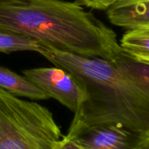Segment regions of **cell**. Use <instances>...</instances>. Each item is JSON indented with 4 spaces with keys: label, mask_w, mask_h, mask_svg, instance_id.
Wrapping results in <instances>:
<instances>
[{
    "label": "cell",
    "mask_w": 149,
    "mask_h": 149,
    "mask_svg": "<svg viewBox=\"0 0 149 149\" xmlns=\"http://www.w3.org/2000/svg\"><path fill=\"white\" fill-rule=\"evenodd\" d=\"M38 52L72 74L87 93L65 136L99 125H117L149 138V63L122 48L112 61L42 43Z\"/></svg>",
    "instance_id": "obj_1"
},
{
    "label": "cell",
    "mask_w": 149,
    "mask_h": 149,
    "mask_svg": "<svg viewBox=\"0 0 149 149\" xmlns=\"http://www.w3.org/2000/svg\"><path fill=\"white\" fill-rule=\"evenodd\" d=\"M0 29L87 58L112 61L122 48L116 33L77 1L0 0Z\"/></svg>",
    "instance_id": "obj_2"
},
{
    "label": "cell",
    "mask_w": 149,
    "mask_h": 149,
    "mask_svg": "<svg viewBox=\"0 0 149 149\" xmlns=\"http://www.w3.org/2000/svg\"><path fill=\"white\" fill-rule=\"evenodd\" d=\"M62 137L47 108L0 89V149H54Z\"/></svg>",
    "instance_id": "obj_3"
},
{
    "label": "cell",
    "mask_w": 149,
    "mask_h": 149,
    "mask_svg": "<svg viewBox=\"0 0 149 149\" xmlns=\"http://www.w3.org/2000/svg\"><path fill=\"white\" fill-rule=\"evenodd\" d=\"M23 74L48 97L57 100L74 113L87 99V93L75 77L58 66L23 70Z\"/></svg>",
    "instance_id": "obj_4"
},
{
    "label": "cell",
    "mask_w": 149,
    "mask_h": 149,
    "mask_svg": "<svg viewBox=\"0 0 149 149\" xmlns=\"http://www.w3.org/2000/svg\"><path fill=\"white\" fill-rule=\"evenodd\" d=\"M68 138L84 149H140L146 140L117 125L93 127Z\"/></svg>",
    "instance_id": "obj_5"
},
{
    "label": "cell",
    "mask_w": 149,
    "mask_h": 149,
    "mask_svg": "<svg viewBox=\"0 0 149 149\" xmlns=\"http://www.w3.org/2000/svg\"><path fill=\"white\" fill-rule=\"evenodd\" d=\"M113 25L127 30L149 26V0H117L106 10Z\"/></svg>",
    "instance_id": "obj_6"
},
{
    "label": "cell",
    "mask_w": 149,
    "mask_h": 149,
    "mask_svg": "<svg viewBox=\"0 0 149 149\" xmlns=\"http://www.w3.org/2000/svg\"><path fill=\"white\" fill-rule=\"evenodd\" d=\"M0 89L17 97H28L31 100H47L49 98L45 92L24 76L19 75L1 65Z\"/></svg>",
    "instance_id": "obj_7"
},
{
    "label": "cell",
    "mask_w": 149,
    "mask_h": 149,
    "mask_svg": "<svg viewBox=\"0 0 149 149\" xmlns=\"http://www.w3.org/2000/svg\"><path fill=\"white\" fill-rule=\"evenodd\" d=\"M120 46L138 59L149 63V26L127 31Z\"/></svg>",
    "instance_id": "obj_8"
},
{
    "label": "cell",
    "mask_w": 149,
    "mask_h": 149,
    "mask_svg": "<svg viewBox=\"0 0 149 149\" xmlns=\"http://www.w3.org/2000/svg\"><path fill=\"white\" fill-rule=\"evenodd\" d=\"M40 42L0 29V52L11 53L19 51L39 52Z\"/></svg>",
    "instance_id": "obj_9"
},
{
    "label": "cell",
    "mask_w": 149,
    "mask_h": 149,
    "mask_svg": "<svg viewBox=\"0 0 149 149\" xmlns=\"http://www.w3.org/2000/svg\"><path fill=\"white\" fill-rule=\"evenodd\" d=\"M117 0H77V2L94 10H106Z\"/></svg>",
    "instance_id": "obj_10"
},
{
    "label": "cell",
    "mask_w": 149,
    "mask_h": 149,
    "mask_svg": "<svg viewBox=\"0 0 149 149\" xmlns=\"http://www.w3.org/2000/svg\"><path fill=\"white\" fill-rule=\"evenodd\" d=\"M54 149H84L73 139L65 135L57 143Z\"/></svg>",
    "instance_id": "obj_11"
},
{
    "label": "cell",
    "mask_w": 149,
    "mask_h": 149,
    "mask_svg": "<svg viewBox=\"0 0 149 149\" xmlns=\"http://www.w3.org/2000/svg\"><path fill=\"white\" fill-rule=\"evenodd\" d=\"M140 149H149V138H146Z\"/></svg>",
    "instance_id": "obj_12"
}]
</instances>
